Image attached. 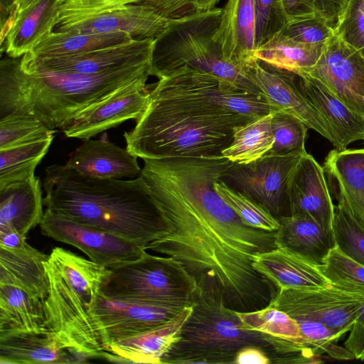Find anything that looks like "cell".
I'll return each instance as SVG.
<instances>
[{
    "instance_id": "f5cc1de1",
    "label": "cell",
    "mask_w": 364,
    "mask_h": 364,
    "mask_svg": "<svg viewBox=\"0 0 364 364\" xmlns=\"http://www.w3.org/2000/svg\"><path fill=\"white\" fill-rule=\"evenodd\" d=\"M36 0H15V6H16V14L21 12L28 6H29L31 4L35 2Z\"/></svg>"
},
{
    "instance_id": "b9f144b4",
    "label": "cell",
    "mask_w": 364,
    "mask_h": 364,
    "mask_svg": "<svg viewBox=\"0 0 364 364\" xmlns=\"http://www.w3.org/2000/svg\"><path fill=\"white\" fill-rule=\"evenodd\" d=\"M256 13V47L259 46L288 24L283 0H254Z\"/></svg>"
},
{
    "instance_id": "7dc6e473",
    "label": "cell",
    "mask_w": 364,
    "mask_h": 364,
    "mask_svg": "<svg viewBox=\"0 0 364 364\" xmlns=\"http://www.w3.org/2000/svg\"><path fill=\"white\" fill-rule=\"evenodd\" d=\"M315 0H283L288 23L315 15Z\"/></svg>"
},
{
    "instance_id": "f907efd6",
    "label": "cell",
    "mask_w": 364,
    "mask_h": 364,
    "mask_svg": "<svg viewBox=\"0 0 364 364\" xmlns=\"http://www.w3.org/2000/svg\"><path fill=\"white\" fill-rule=\"evenodd\" d=\"M26 239V237H24L17 232H0V247H16L23 244Z\"/></svg>"
},
{
    "instance_id": "7a4b0ae2",
    "label": "cell",
    "mask_w": 364,
    "mask_h": 364,
    "mask_svg": "<svg viewBox=\"0 0 364 364\" xmlns=\"http://www.w3.org/2000/svg\"><path fill=\"white\" fill-rule=\"evenodd\" d=\"M278 110L262 95L183 67L159 78L145 112L124 137L142 159L219 155L237 127Z\"/></svg>"
},
{
    "instance_id": "83f0119b",
    "label": "cell",
    "mask_w": 364,
    "mask_h": 364,
    "mask_svg": "<svg viewBox=\"0 0 364 364\" xmlns=\"http://www.w3.org/2000/svg\"><path fill=\"white\" fill-rule=\"evenodd\" d=\"M253 266L277 289L319 288L330 284L318 266L277 243L274 249L255 255Z\"/></svg>"
},
{
    "instance_id": "5bb4252c",
    "label": "cell",
    "mask_w": 364,
    "mask_h": 364,
    "mask_svg": "<svg viewBox=\"0 0 364 364\" xmlns=\"http://www.w3.org/2000/svg\"><path fill=\"white\" fill-rule=\"evenodd\" d=\"M184 304H152L100 295L95 320L105 351L118 341L160 325L179 314ZM109 353V352H108Z\"/></svg>"
},
{
    "instance_id": "3957f363",
    "label": "cell",
    "mask_w": 364,
    "mask_h": 364,
    "mask_svg": "<svg viewBox=\"0 0 364 364\" xmlns=\"http://www.w3.org/2000/svg\"><path fill=\"white\" fill-rule=\"evenodd\" d=\"M43 186L46 209L145 250L166 231L149 188L140 175L129 180L99 178L54 164L46 168Z\"/></svg>"
},
{
    "instance_id": "ba28073f",
    "label": "cell",
    "mask_w": 364,
    "mask_h": 364,
    "mask_svg": "<svg viewBox=\"0 0 364 364\" xmlns=\"http://www.w3.org/2000/svg\"><path fill=\"white\" fill-rule=\"evenodd\" d=\"M103 294L110 298L152 304L193 306L197 279L178 260L146 250L132 262L110 269Z\"/></svg>"
},
{
    "instance_id": "cb8c5ba5",
    "label": "cell",
    "mask_w": 364,
    "mask_h": 364,
    "mask_svg": "<svg viewBox=\"0 0 364 364\" xmlns=\"http://www.w3.org/2000/svg\"><path fill=\"white\" fill-rule=\"evenodd\" d=\"M298 76L299 88L330 125L341 150L364 140V116L352 111L321 81L306 74Z\"/></svg>"
},
{
    "instance_id": "74e56055",
    "label": "cell",
    "mask_w": 364,
    "mask_h": 364,
    "mask_svg": "<svg viewBox=\"0 0 364 364\" xmlns=\"http://www.w3.org/2000/svg\"><path fill=\"white\" fill-rule=\"evenodd\" d=\"M55 133L34 116H9L0 119V150L54 137Z\"/></svg>"
},
{
    "instance_id": "603a6c76",
    "label": "cell",
    "mask_w": 364,
    "mask_h": 364,
    "mask_svg": "<svg viewBox=\"0 0 364 364\" xmlns=\"http://www.w3.org/2000/svg\"><path fill=\"white\" fill-rule=\"evenodd\" d=\"M193 306L184 308L170 320L109 346L108 352L120 362L162 364L164 356L180 340L182 327Z\"/></svg>"
},
{
    "instance_id": "7402d4cb",
    "label": "cell",
    "mask_w": 364,
    "mask_h": 364,
    "mask_svg": "<svg viewBox=\"0 0 364 364\" xmlns=\"http://www.w3.org/2000/svg\"><path fill=\"white\" fill-rule=\"evenodd\" d=\"M87 360L68 349L56 333L48 329L0 333L1 364L81 363Z\"/></svg>"
},
{
    "instance_id": "60d3db41",
    "label": "cell",
    "mask_w": 364,
    "mask_h": 364,
    "mask_svg": "<svg viewBox=\"0 0 364 364\" xmlns=\"http://www.w3.org/2000/svg\"><path fill=\"white\" fill-rule=\"evenodd\" d=\"M297 322L306 343L319 357L326 354L336 360L355 359L353 354L345 347L336 345L338 339L345 334L344 333L316 321H299Z\"/></svg>"
},
{
    "instance_id": "277c9868",
    "label": "cell",
    "mask_w": 364,
    "mask_h": 364,
    "mask_svg": "<svg viewBox=\"0 0 364 364\" xmlns=\"http://www.w3.org/2000/svg\"><path fill=\"white\" fill-rule=\"evenodd\" d=\"M21 57L0 62V119L31 115L50 129H60L82 111L149 74L151 64L119 68L99 74H28Z\"/></svg>"
},
{
    "instance_id": "ab89813d",
    "label": "cell",
    "mask_w": 364,
    "mask_h": 364,
    "mask_svg": "<svg viewBox=\"0 0 364 364\" xmlns=\"http://www.w3.org/2000/svg\"><path fill=\"white\" fill-rule=\"evenodd\" d=\"M271 128L274 144L269 152L285 154L306 150L305 141L309 128L298 117L283 110L273 112Z\"/></svg>"
},
{
    "instance_id": "e575fe53",
    "label": "cell",
    "mask_w": 364,
    "mask_h": 364,
    "mask_svg": "<svg viewBox=\"0 0 364 364\" xmlns=\"http://www.w3.org/2000/svg\"><path fill=\"white\" fill-rule=\"evenodd\" d=\"M53 138L0 150V189L35 176L36 168Z\"/></svg>"
},
{
    "instance_id": "ac0fdd59",
    "label": "cell",
    "mask_w": 364,
    "mask_h": 364,
    "mask_svg": "<svg viewBox=\"0 0 364 364\" xmlns=\"http://www.w3.org/2000/svg\"><path fill=\"white\" fill-rule=\"evenodd\" d=\"M255 84L263 97L272 106L300 119L309 129L328 140L337 150H341L330 125L301 91L298 76L259 61L251 67Z\"/></svg>"
},
{
    "instance_id": "8d00e7d4",
    "label": "cell",
    "mask_w": 364,
    "mask_h": 364,
    "mask_svg": "<svg viewBox=\"0 0 364 364\" xmlns=\"http://www.w3.org/2000/svg\"><path fill=\"white\" fill-rule=\"evenodd\" d=\"M318 267L332 286L364 296V266L348 257L337 246L331 250L323 264Z\"/></svg>"
},
{
    "instance_id": "f1b7e54d",
    "label": "cell",
    "mask_w": 364,
    "mask_h": 364,
    "mask_svg": "<svg viewBox=\"0 0 364 364\" xmlns=\"http://www.w3.org/2000/svg\"><path fill=\"white\" fill-rule=\"evenodd\" d=\"M48 257L26 241L16 247H0V284L18 287L45 301L49 291L44 265Z\"/></svg>"
},
{
    "instance_id": "d4e9b609",
    "label": "cell",
    "mask_w": 364,
    "mask_h": 364,
    "mask_svg": "<svg viewBox=\"0 0 364 364\" xmlns=\"http://www.w3.org/2000/svg\"><path fill=\"white\" fill-rule=\"evenodd\" d=\"M40 178L33 176L0 189V232L26 237L44 215Z\"/></svg>"
},
{
    "instance_id": "d6a6232c",
    "label": "cell",
    "mask_w": 364,
    "mask_h": 364,
    "mask_svg": "<svg viewBox=\"0 0 364 364\" xmlns=\"http://www.w3.org/2000/svg\"><path fill=\"white\" fill-rule=\"evenodd\" d=\"M135 40L125 32L92 33L77 31L50 32L29 53L39 58L81 54Z\"/></svg>"
},
{
    "instance_id": "5b68a950",
    "label": "cell",
    "mask_w": 364,
    "mask_h": 364,
    "mask_svg": "<svg viewBox=\"0 0 364 364\" xmlns=\"http://www.w3.org/2000/svg\"><path fill=\"white\" fill-rule=\"evenodd\" d=\"M44 265L49 284L44 301L46 328L88 360H117L103 349L95 316L110 269L60 247L52 250Z\"/></svg>"
},
{
    "instance_id": "1f68e13d",
    "label": "cell",
    "mask_w": 364,
    "mask_h": 364,
    "mask_svg": "<svg viewBox=\"0 0 364 364\" xmlns=\"http://www.w3.org/2000/svg\"><path fill=\"white\" fill-rule=\"evenodd\" d=\"M46 330L44 300L18 287L0 284V333Z\"/></svg>"
},
{
    "instance_id": "8992f818",
    "label": "cell",
    "mask_w": 364,
    "mask_h": 364,
    "mask_svg": "<svg viewBox=\"0 0 364 364\" xmlns=\"http://www.w3.org/2000/svg\"><path fill=\"white\" fill-rule=\"evenodd\" d=\"M198 287L181 338L164 356L162 364H233L237 352L247 346L262 348L269 356L270 348L262 334L243 326L217 287Z\"/></svg>"
},
{
    "instance_id": "f35d334b",
    "label": "cell",
    "mask_w": 364,
    "mask_h": 364,
    "mask_svg": "<svg viewBox=\"0 0 364 364\" xmlns=\"http://www.w3.org/2000/svg\"><path fill=\"white\" fill-rule=\"evenodd\" d=\"M337 201L332 226L336 246L364 266V228L354 219L342 201Z\"/></svg>"
},
{
    "instance_id": "6da1fadb",
    "label": "cell",
    "mask_w": 364,
    "mask_h": 364,
    "mask_svg": "<svg viewBox=\"0 0 364 364\" xmlns=\"http://www.w3.org/2000/svg\"><path fill=\"white\" fill-rule=\"evenodd\" d=\"M143 160L140 176L166 225L146 250L180 262L198 284L217 287L233 310L268 306L278 289L253 261L277 247L276 232L245 225L217 193L215 183L232 161L222 154Z\"/></svg>"
},
{
    "instance_id": "7bdbcfd3",
    "label": "cell",
    "mask_w": 364,
    "mask_h": 364,
    "mask_svg": "<svg viewBox=\"0 0 364 364\" xmlns=\"http://www.w3.org/2000/svg\"><path fill=\"white\" fill-rule=\"evenodd\" d=\"M334 32L364 57V0H349Z\"/></svg>"
},
{
    "instance_id": "484cf974",
    "label": "cell",
    "mask_w": 364,
    "mask_h": 364,
    "mask_svg": "<svg viewBox=\"0 0 364 364\" xmlns=\"http://www.w3.org/2000/svg\"><path fill=\"white\" fill-rule=\"evenodd\" d=\"M64 0H36L16 14L1 43V50L11 58H20L31 52L53 31Z\"/></svg>"
},
{
    "instance_id": "d6986e66",
    "label": "cell",
    "mask_w": 364,
    "mask_h": 364,
    "mask_svg": "<svg viewBox=\"0 0 364 364\" xmlns=\"http://www.w3.org/2000/svg\"><path fill=\"white\" fill-rule=\"evenodd\" d=\"M334 207L323 167L306 152L289 181V215L309 217L326 230L333 231Z\"/></svg>"
},
{
    "instance_id": "30bf717a",
    "label": "cell",
    "mask_w": 364,
    "mask_h": 364,
    "mask_svg": "<svg viewBox=\"0 0 364 364\" xmlns=\"http://www.w3.org/2000/svg\"><path fill=\"white\" fill-rule=\"evenodd\" d=\"M306 152H269L250 163L232 162L221 180L263 205L276 218L288 216L289 181Z\"/></svg>"
},
{
    "instance_id": "f546056e",
    "label": "cell",
    "mask_w": 364,
    "mask_h": 364,
    "mask_svg": "<svg viewBox=\"0 0 364 364\" xmlns=\"http://www.w3.org/2000/svg\"><path fill=\"white\" fill-rule=\"evenodd\" d=\"M278 219L280 226L276 231V242L316 266L322 265L336 246L333 231L309 217L291 215Z\"/></svg>"
},
{
    "instance_id": "4dcf8cb0",
    "label": "cell",
    "mask_w": 364,
    "mask_h": 364,
    "mask_svg": "<svg viewBox=\"0 0 364 364\" xmlns=\"http://www.w3.org/2000/svg\"><path fill=\"white\" fill-rule=\"evenodd\" d=\"M325 45L298 42L281 31L256 47L254 60L300 76L316 64Z\"/></svg>"
},
{
    "instance_id": "816d5d0a",
    "label": "cell",
    "mask_w": 364,
    "mask_h": 364,
    "mask_svg": "<svg viewBox=\"0 0 364 364\" xmlns=\"http://www.w3.org/2000/svg\"><path fill=\"white\" fill-rule=\"evenodd\" d=\"M220 0H197L198 12H203L212 10L217 7Z\"/></svg>"
},
{
    "instance_id": "7c38bea8",
    "label": "cell",
    "mask_w": 364,
    "mask_h": 364,
    "mask_svg": "<svg viewBox=\"0 0 364 364\" xmlns=\"http://www.w3.org/2000/svg\"><path fill=\"white\" fill-rule=\"evenodd\" d=\"M155 38L133 40L81 54L39 58L29 53L21 57V65L28 74H99L129 66L151 64Z\"/></svg>"
},
{
    "instance_id": "9a60e30c",
    "label": "cell",
    "mask_w": 364,
    "mask_h": 364,
    "mask_svg": "<svg viewBox=\"0 0 364 364\" xmlns=\"http://www.w3.org/2000/svg\"><path fill=\"white\" fill-rule=\"evenodd\" d=\"M305 74L321 81L348 108L364 116V57L339 36L334 34L326 42L316 64Z\"/></svg>"
},
{
    "instance_id": "52a82bcc",
    "label": "cell",
    "mask_w": 364,
    "mask_h": 364,
    "mask_svg": "<svg viewBox=\"0 0 364 364\" xmlns=\"http://www.w3.org/2000/svg\"><path fill=\"white\" fill-rule=\"evenodd\" d=\"M222 8L176 20L155 38L149 75L158 78L188 67L205 71L244 90L262 95L252 70L226 61L213 38Z\"/></svg>"
},
{
    "instance_id": "e0dca14e",
    "label": "cell",
    "mask_w": 364,
    "mask_h": 364,
    "mask_svg": "<svg viewBox=\"0 0 364 364\" xmlns=\"http://www.w3.org/2000/svg\"><path fill=\"white\" fill-rule=\"evenodd\" d=\"M236 314L248 330L261 333L268 343L271 363H320L323 362L306 343L298 322L271 306Z\"/></svg>"
},
{
    "instance_id": "4316f807",
    "label": "cell",
    "mask_w": 364,
    "mask_h": 364,
    "mask_svg": "<svg viewBox=\"0 0 364 364\" xmlns=\"http://www.w3.org/2000/svg\"><path fill=\"white\" fill-rule=\"evenodd\" d=\"M323 169L336 183L337 200L364 228V148L332 149Z\"/></svg>"
},
{
    "instance_id": "681fc988",
    "label": "cell",
    "mask_w": 364,
    "mask_h": 364,
    "mask_svg": "<svg viewBox=\"0 0 364 364\" xmlns=\"http://www.w3.org/2000/svg\"><path fill=\"white\" fill-rule=\"evenodd\" d=\"M0 17H1V43L10 28L13 22L15 13V0H0Z\"/></svg>"
},
{
    "instance_id": "9c48e42d",
    "label": "cell",
    "mask_w": 364,
    "mask_h": 364,
    "mask_svg": "<svg viewBox=\"0 0 364 364\" xmlns=\"http://www.w3.org/2000/svg\"><path fill=\"white\" fill-rule=\"evenodd\" d=\"M176 20L152 9L112 0H64L53 32H125L135 40L156 38Z\"/></svg>"
},
{
    "instance_id": "f6af8a7d",
    "label": "cell",
    "mask_w": 364,
    "mask_h": 364,
    "mask_svg": "<svg viewBox=\"0 0 364 364\" xmlns=\"http://www.w3.org/2000/svg\"><path fill=\"white\" fill-rule=\"evenodd\" d=\"M122 4H135L152 9L169 20H179L198 11L197 0H112Z\"/></svg>"
},
{
    "instance_id": "ee69618b",
    "label": "cell",
    "mask_w": 364,
    "mask_h": 364,
    "mask_svg": "<svg viewBox=\"0 0 364 364\" xmlns=\"http://www.w3.org/2000/svg\"><path fill=\"white\" fill-rule=\"evenodd\" d=\"M289 38L307 44H325L335 34L327 21L313 16L289 23L282 31Z\"/></svg>"
},
{
    "instance_id": "836d02e7",
    "label": "cell",
    "mask_w": 364,
    "mask_h": 364,
    "mask_svg": "<svg viewBox=\"0 0 364 364\" xmlns=\"http://www.w3.org/2000/svg\"><path fill=\"white\" fill-rule=\"evenodd\" d=\"M272 116L270 112L237 127L232 142L221 154L237 164L250 163L267 154L274 144Z\"/></svg>"
},
{
    "instance_id": "d590c367",
    "label": "cell",
    "mask_w": 364,
    "mask_h": 364,
    "mask_svg": "<svg viewBox=\"0 0 364 364\" xmlns=\"http://www.w3.org/2000/svg\"><path fill=\"white\" fill-rule=\"evenodd\" d=\"M215 189L245 225L269 232H276L279 228V219L266 208L245 194L232 189L222 180L215 182Z\"/></svg>"
},
{
    "instance_id": "8fae6325",
    "label": "cell",
    "mask_w": 364,
    "mask_h": 364,
    "mask_svg": "<svg viewBox=\"0 0 364 364\" xmlns=\"http://www.w3.org/2000/svg\"><path fill=\"white\" fill-rule=\"evenodd\" d=\"M363 304V295L329 284L319 288L278 289L269 306L285 312L296 321H316L346 333Z\"/></svg>"
},
{
    "instance_id": "c3c4849f",
    "label": "cell",
    "mask_w": 364,
    "mask_h": 364,
    "mask_svg": "<svg viewBox=\"0 0 364 364\" xmlns=\"http://www.w3.org/2000/svg\"><path fill=\"white\" fill-rule=\"evenodd\" d=\"M271 360L267 352L256 346H247L240 349L233 364H269Z\"/></svg>"
},
{
    "instance_id": "44dd1931",
    "label": "cell",
    "mask_w": 364,
    "mask_h": 364,
    "mask_svg": "<svg viewBox=\"0 0 364 364\" xmlns=\"http://www.w3.org/2000/svg\"><path fill=\"white\" fill-rule=\"evenodd\" d=\"M137 156L109 141L104 133L99 139H86L70 154L65 166L83 176L121 179L139 176Z\"/></svg>"
},
{
    "instance_id": "4fadbf2b",
    "label": "cell",
    "mask_w": 364,
    "mask_h": 364,
    "mask_svg": "<svg viewBox=\"0 0 364 364\" xmlns=\"http://www.w3.org/2000/svg\"><path fill=\"white\" fill-rule=\"evenodd\" d=\"M43 235L73 245L109 269L139 258L146 250L106 231L80 224L48 209L40 223Z\"/></svg>"
},
{
    "instance_id": "ffe728a7",
    "label": "cell",
    "mask_w": 364,
    "mask_h": 364,
    "mask_svg": "<svg viewBox=\"0 0 364 364\" xmlns=\"http://www.w3.org/2000/svg\"><path fill=\"white\" fill-rule=\"evenodd\" d=\"M254 0H227L213 33L224 59L251 69L256 48Z\"/></svg>"
},
{
    "instance_id": "2e32d148",
    "label": "cell",
    "mask_w": 364,
    "mask_h": 364,
    "mask_svg": "<svg viewBox=\"0 0 364 364\" xmlns=\"http://www.w3.org/2000/svg\"><path fill=\"white\" fill-rule=\"evenodd\" d=\"M146 74L119 90L106 100L82 111L60 129L71 138L89 139L122 122H137L145 112L150 90Z\"/></svg>"
},
{
    "instance_id": "bcb514c9",
    "label": "cell",
    "mask_w": 364,
    "mask_h": 364,
    "mask_svg": "<svg viewBox=\"0 0 364 364\" xmlns=\"http://www.w3.org/2000/svg\"><path fill=\"white\" fill-rule=\"evenodd\" d=\"M349 332L344 347L353 354L355 359L364 360V304Z\"/></svg>"
}]
</instances>
